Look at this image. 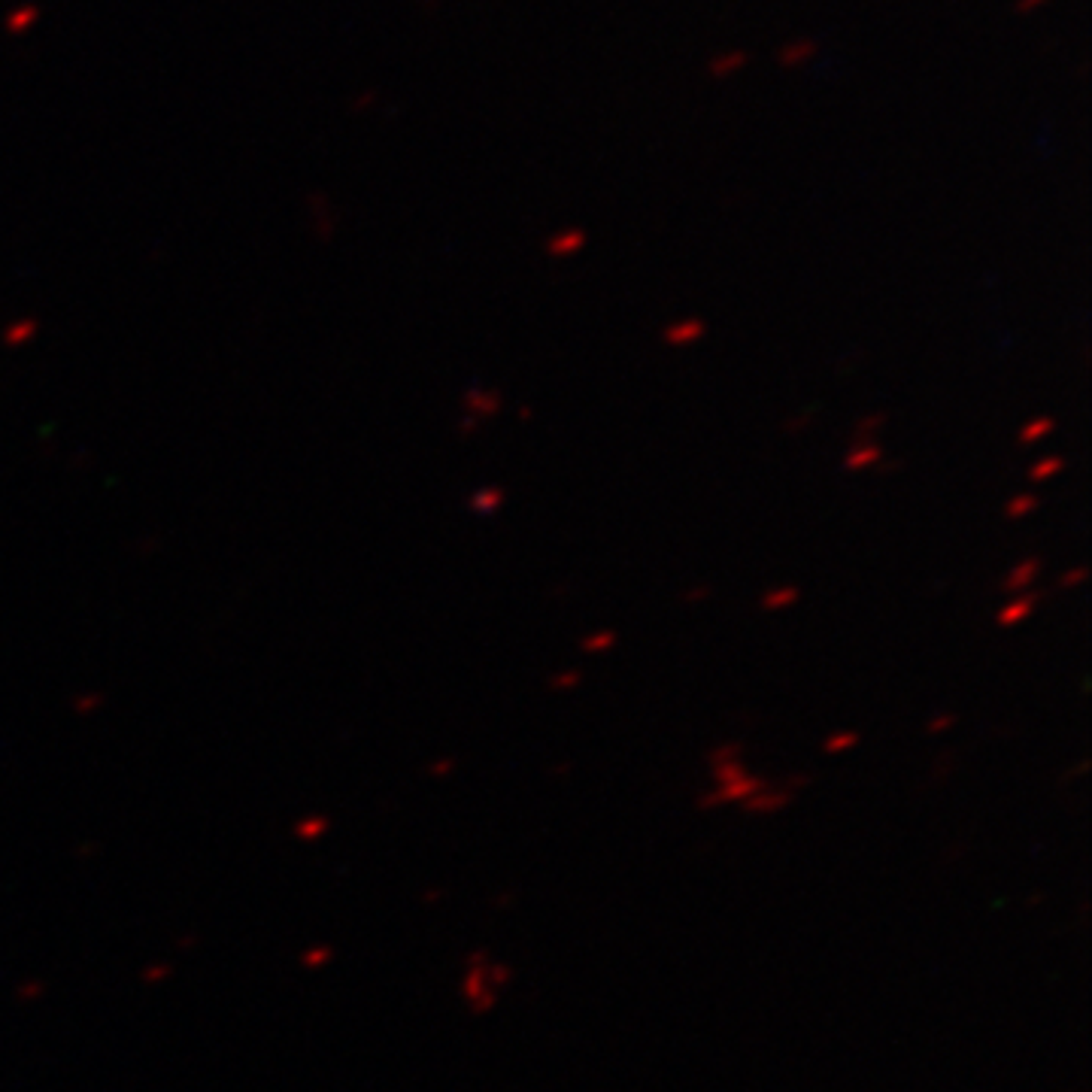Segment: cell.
<instances>
[{
    "mask_svg": "<svg viewBox=\"0 0 1092 1092\" xmlns=\"http://www.w3.org/2000/svg\"><path fill=\"white\" fill-rule=\"evenodd\" d=\"M707 334V322L698 319V316H683V319H674L667 322L662 328V343L665 347H692V343L704 340Z\"/></svg>",
    "mask_w": 1092,
    "mask_h": 1092,
    "instance_id": "obj_1",
    "label": "cell"
},
{
    "mask_svg": "<svg viewBox=\"0 0 1092 1092\" xmlns=\"http://www.w3.org/2000/svg\"><path fill=\"white\" fill-rule=\"evenodd\" d=\"M1041 601H1044V592H1038V589L1020 592V595H1013V598L999 610V617H995V622H999L1002 628L1020 625V622H1026V619L1031 617L1034 607H1038Z\"/></svg>",
    "mask_w": 1092,
    "mask_h": 1092,
    "instance_id": "obj_2",
    "label": "cell"
},
{
    "mask_svg": "<svg viewBox=\"0 0 1092 1092\" xmlns=\"http://www.w3.org/2000/svg\"><path fill=\"white\" fill-rule=\"evenodd\" d=\"M764 789V780L756 777V774H743L738 780H728V783H719V789L714 795H707V808L711 804H728V801H746L750 795L762 792Z\"/></svg>",
    "mask_w": 1092,
    "mask_h": 1092,
    "instance_id": "obj_3",
    "label": "cell"
},
{
    "mask_svg": "<svg viewBox=\"0 0 1092 1092\" xmlns=\"http://www.w3.org/2000/svg\"><path fill=\"white\" fill-rule=\"evenodd\" d=\"M1038 577H1041V559L1038 555H1029V559H1020L1007 570L1002 592H1007V595H1020V592H1029L1034 583H1038Z\"/></svg>",
    "mask_w": 1092,
    "mask_h": 1092,
    "instance_id": "obj_4",
    "label": "cell"
},
{
    "mask_svg": "<svg viewBox=\"0 0 1092 1092\" xmlns=\"http://www.w3.org/2000/svg\"><path fill=\"white\" fill-rule=\"evenodd\" d=\"M884 462V449H880L877 440H853L850 452L844 455V471L859 473V471H871L880 468Z\"/></svg>",
    "mask_w": 1092,
    "mask_h": 1092,
    "instance_id": "obj_5",
    "label": "cell"
},
{
    "mask_svg": "<svg viewBox=\"0 0 1092 1092\" xmlns=\"http://www.w3.org/2000/svg\"><path fill=\"white\" fill-rule=\"evenodd\" d=\"M586 240H589V234L583 231V228H565V231L552 234L544 249H546L549 258H570V255L583 253Z\"/></svg>",
    "mask_w": 1092,
    "mask_h": 1092,
    "instance_id": "obj_6",
    "label": "cell"
},
{
    "mask_svg": "<svg viewBox=\"0 0 1092 1092\" xmlns=\"http://www.w3.org/2000/svg\"><path fill=\"white\" fill-rule=\"evenodd\" d=\"M816 52H819V43L813 40V36H798V40H792V43H787V46H780V49H777V64H780V67H787V70H792V67L808 64Z\"/></svg>",
    "mask_w": 1092,
    "mask_h": 1092,
    "instance_id": "obj_7",
    "label": "cell"
},
{
    "mask_svg": "<svg viewBox=\"0 0 1092 1092\" xmlns=\"http://www.w3.org/2000/svg\"><path fill=\"white\" fill-rule=\"evenodd\" d=\"M746 64H750V55L743 49H725V52H716L711 61H707V73L714 76V80H725V76H735L740 73Z\"/></svg>",
    "mask_w": 1092,
    "mask_h": 1092,
    "instance_id": "obj_8",
    "label": "cell"
},
{
    "mask_svg": "<svg viewBox=\"0 0 1092 1092\" xmlns=\"http://www.w3.org/2000/svg\"><path fill=\"white\" fill-rule=\"evenodd\" d=\"M798 598H801V589H798V586H792V583H780V586H771V589H764V592H762L759 607H762L764 613H777V610L792 607Z\"/></svg>",
    "mask_w": 1092,
    "mask_h": 1092,
    "instance_id": "obj_9",
    "label": "cell"
},
{
    "mask_svg": "<svg viewBox=\"0 0 1092 1092\" xmlns=\"http://www.w3.org/2000/svg\"><path fill=\"white\" fill-rule=\"evenodd\" d=\"M619 635L613 628H598V631H589V635L580 641V649L589 656H601V653H610L613 646H617Z\"/></svg>",
    "mask_w": 1092,
    "mask_h": 1092,
    "instance_id": "obj_10",
    "label": "cell"
},
{
    "mask_svg": "<svg viewBox=\"0 0 1092 1092\" xmlns=\"http://www.w3.org/2000/svg\"><path fill=\"white\" fill-rule=\"evenodd\" d=\"M1038 507H1041V497L1034 492H1017L1005 504V516L1007 520H1026V516H1031Z\"/></svg>",
    "mask_w": 1092,
    "mask_h": 1092,
    "instance_id": "obj_11",
    "label": "cell"
},
{
    "mask_svg": "<svg viewBox=\"0 0 1092 1092\" xmlns=\"http://www.w3.org/2000/svg\"><path fill=\"white\" fill-rule=\"evenodd\" d=\"M1053 428H1056V419L1053 416H1034V419H1029V423L1020 428V444H1038V440H1044V437H1050L1053 434Z\"/></svg>",
    "mask_w": 1092,
    "mask_h": 1092,
    "instance_id": "obj_12",
    "label": "cell"
},
{
    "mask_svg": "<svg viewBox=\"0 0 1092 1092\" xmlns=\"http://www.w3.org/2000/svg\"><path fill=\"white\" fill-rule=\"evenodd\" d=\"M787 801H789V792H771V795L756 792V795H750V798L743 801V808L750 811V813H771V811H780Z\"/></svg>",
    "mask_w": 1092,
    "mask_h": 1092,
    "instance_id": "obj_13",
    "label": "cell"
},
{
    "mask_svg": "<svg viewBox=\"0 0 1092 1092\" xmlns=\"http://www.w3.org/2000/svg\"><path fill=\"white\" fill-rule=\"evenodd\" d=\"M1065 468V462L1059 455H1047V458H1038L1031 468H1029V480L1031 483H1047L1050 476H1056L1059 471Z\"/></svg>",
    "mask_w": 1092,
    "mask_h": 1092,
    "instance_id": "obj_14",
    "label": "cell"
},
{
    "mask_svg": "<svg viewBox=\"0 0 1092 1092\" xmlns=\"http://www.w3.org/2000/svg\"><path fill=\"white\" fill-rule=\"evenodd\" d=\"M856 743H859V732L840 728V732H835V735H829L826 740H822V750H826V753H847V750H853Z\"/></svg>",
    "mask_w": 1092,
    "mask_h": 1092,
    "instance_id": "obj_15",
    "label": "cell"
},
{
    "mask_svg": "<svg viewBox=\"0 0 1092 1092\" xmlns=\"http://www.w3.org/2000/svg\"><path fill=\"white\" fill-rule=\"evenodd\" d=\"M884 423H886V413H868V416H861L859 423H856L853 437H856V440H874L877 431L884 428Z\"/></svg>",
    "mask_w": 1092,
    "mask_h": 1092,
    "instance_id": "obj_16",
    "label": "cell"
},
{
    "mask_svg": "<svg viewBox=\"0 0 1092 1092\" xmlns=\"http://www.w3.org/2000/svg\"><path fill=\"white\" fill-rule=\"evenodd\" d=\"M580 683H583V670L568 667V670H559V674H552L546 686L552 692H570V689H577Z\"/></svg>",
    "mask_w": 1092,
    "mask_h": 1092,
    "instance_id": "obj_17",
    "label": "cell"
},
{
    "mask_svg": "<svg viewBox=\"0 0 1092 1092\" xmlns=\"http://www.w3.org/2000/svg\"><path fill=\"white\" fill-rule=\"evenodd\" d=\"M738 753H740V743H719L711 750V764L732 762V759H738Z\"/></svg>",
    "mask_w": 1092,
    "mask_h": 1092,
    "instance_id": "obj_18",
    "label": "cell"
},
{
    "mask_svg": "<svg viewBox=\"0 0 1092 1092\" xmlns=\"http://www.w3.org/2000/svg\"><path fill=\"white\" fill-rule=\"evenodd\" d=\"M1086 573H1089V570H1086L1083 565H1078V568H1071V570H1065V573H1062V577H1059V586H1062V589H1078V586H1080V583L1086 580Z\"/></svg>",
    "mask_w": 1092,
    "mask_h": 1092,
    "instance_id": "obj_19",
    "label": "cell"
},
{
    "mask_svg": "<svg viewBox=\"0 0 1092 1092\" xmlns=\"http://www.w3.org/2000/svg\"><path fill=\"white\" fill-rule=\"evenodd\" d=\"M501 497H504L501 489H489V492H483L480 497H476V507H480L483 513H492L497 504H501Z\"/></svg>",
    "mask_w": 1092,
    "mask_h": 1092,
    "instance_id": "obj_20",
    "label": "cell"
},
{
    "mask_svg": "<svg viewBox=\"0 0 1092 1092\" xmlns=\"http://www.w3.org/2000/svg\"><path fill=\"white\" fill-rule=\"evenodd\" d=\"M956 725V716L953 714H937V716H932L929 722H926V728L932 735H941V732H947V728H953Z\"/></svg>",
    "mask_w": 1092,
    "mask_h": 1092,
    "instance_id": "obj_21",
    "label": "cell"
},
{
    "mask_svg": "<svg viewBox=\"0 0 1092 1092\" xmlns=\"http://www.w3.org/2000/svg\"><path fill=\"white\" fill-rule=\"evenodd\" d=\"M1050 0H1017V12L1020 15H1029V12H1034V10H1041V7H1047Z\"/></svg>",
    "mask_w": 1092,
    "mask_h": 1092,
    "instance_id": "obj_22",
    "label": "cell"
},
{
    "mask_svg": "<svg viewBox=\"0 0 1092 1092\" xmlns=\"http://www.w3.org/2000/svg\"><path fill=\"white\" fill-rule=\"evenodd\" d=\"M707 595H711V586H704V583H701V586H695L692 592H686L683 601H686V604H695V601H701V598H707Z\"/></svg>",
    "mask_w": 1092,
    "mask_h": 1092,
    "instance_id": "obj_23",
    "label": "cell"
}]
</instances>
